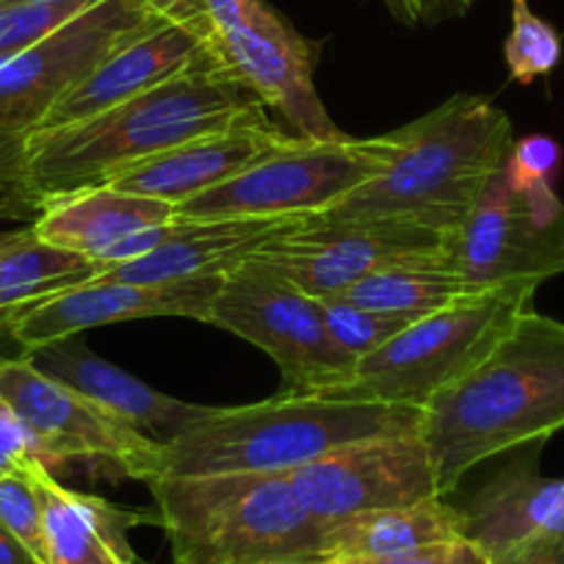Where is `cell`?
I'll return each mask as SVG.
<instances>
[{
    "mask_svg": "<svg viewBox=\"0 0 564 564\" xmlns=\"http://www.w3.org/2000/svg\"><path fill=\"white\" fill-rule=\"evenodd\" d=\"M564 430V322L534 307L452 384L421 406L441 496L487 459Z\"/></svg>",
    "mask_w": 564,
    "mask_h": 564,
    "instance_id": "6da1fadb",
    "label": "cell"
},
{
    "mask_svg": "<svg viewBox=\"0 0 564 564\" xmlns=\"http://www.w3.org/2000/svg\"><path fill=\"white\" fill-rule=\"evenodd\" d=\"M265 106L210 53L197 67L84 122L34 130L23 148V177L36 210L53 197L106 186L139 161L247 119Z\"/></svg>",
    "mask_w": 564,
    "mask_h": 564,
    "instance_id": "7a4b0ae2",
    "label": "cell"
},
{
    "mask_svg": "<svg viewBox=\"0 0 564 564\" xmlns=\"http://www.w3.org/2000/svg\"><path fill=\"white\" fill-rule=\"evenodd\" d=\"M393 161L324 219H382L452 232L512 150V122L481 95H454L390 130Z\"/></svg>",
    "mask_w": 564,
    "mask_h": 564,
    "instance_id": "3957f363",
    "label": "cell"
},
{
    "mask_svg": "<svg viewBox=\"0 0 564 564\" xmlns=\"http://www.w3.org/2000/svg\"><path fill=\"white\" fill-rule=\"evenodd\" d=\"M417 430L421 406L280 390L258 404L210 406L161 446L159 479L291 474L333 448Z\"/></svg>",
    "mask_w": 564,
    "mask_h": 564,
    "instance_id": "277c9868",
    "label": "cell"
},
{
    "mask_svg": "<svg viewBox=\"0 0 564 564\" xmlns=\"http://www.w3.org/2000/svg\"><path fill=\"white\" fill-rule=\"evenodd\" d=\"M172 564H263L316 558L324 525L289 474H227L150 481Z\"/></svg>",
    "mask_w": 564,
    "mask_h": 564,
    "instance_id": "5b68a950",
    "label": "cell"
},
{
    "mask_svg": "<svg viewBox=\"0 0 564 564\" xmlns=\"http://www.w3.org/2000/svg\"><path fill=\"white\" fill-rule=\"evenodd\" d=\"M534 285L474 291L415 318L382 349L362 357L340 388L324 393L423 406L437 390L468 373L534 307Z\"/></svg>",
    "mask_w": 564,
    "mask_h": 564,
    "instance_id": "8992f818",
    "label": "cell"
},
{
    "mask_svg": "<svg viewBox=\"0 0 564 564\" xmlns=\"http://www.w3.org/2000/svg\"><path fill=\"white\" fill-rule=\"evenodd\" d=\"M159 25L164 20L141 0H95L51 36L14 53L0 67V181L31 199L23 177L25 139L97 64Z\"/></svg>",
    "mask_w": 564,
    "mask_h": 564,
    "instance_id": "52a82bcc",
    "label": "cell"
},
{
    "mask_svg": "<svg viewBox=\"0 0 564 564\" xmlns=\"http://www.w3.org/2000/svg\"><path fill=\"white\" fill-rule=\"evenodd\" d=\"M390 133L316 141L291 135L236 177L177 205V219H316L344 203L393 161Z\"/></svg>",
    "mask_w": 564,
    "mask_h": 564,
    "instance_id": "ba28073f",
    "label": "cell"
},
{
    "mask_svg": "<svg viewBox=\"0 0 564 564\" xmlns=\"http://www.w3.org/2000/svg\"><path fill=\"white\" fill-rule=\"evenodd\" d=\"M205 324L249 340L282 371V393H324L355 373L324 322L322 302L254 260L225 274Z\"/></svg>",
    "mask_w": 564,
    "mask_h": 564,
    "instance_id": "9c48e42d",
    "label": "cell"
},
{
    "mask_svg": "<svg viewBox=\"0 0 564 564\" xmlns=\"http://www.w3.org/2000/svg\"><path fill=\"white\" fill-rule=\"evenodd\" d=\"M443 260L474 291L534 285L564 274V203L553 183L518 188L492 175L463 225L446 232Z\"/></svg>",
    "mask_w": 564,
    "mask_h": 564,
    "instance_id": "30bf717a",
    "label": "cell"
},
{
    "mask_svg": "<svg viewBox=\"0 0 564 564\" xmlns=\"http://www.w3.org/2000/svg\"><path fill=\"white\" fill-rule=\"evenodd\" d=\"M0 395L23 417L47 470L51 465L89 463L144 485L159 479L161 443L42 373L25 355L0 360Z\"/></svg>",
    "mask_w": 564,
    "mask_h": 564,
    "instance_id": "8fae6325",
    "label": "cell"
},
{
    "mask_svg": "<svg viewBox=\"0 0 564 564\" xmlns=\"http://www.w3.org/2000/svg\"><path fill=\"white\" fill-rule=\"evenodd\" d=\"M443 232L401 221L316 216L276 232L252 260L305 294L329 300L384 265L443 254Z\"/></svg>",
    "mask_w": 564,
    "mask_h": 564,
    "instance_id": "7c38bea8",
    "label": "cell"
},
{
    "mask_svg": "<svg viewBox=\"0 0 564 564\" xmlns=\"http://www.w3.org/2000/svg\"><path fill=\"white\" fill-rule=\"evenodd\" d=\"M296 496L322 525L360 512L443 498L421 432L366 437L289 474Z\"/></svg>",
    "mask_w": 564,
    "mask_h": 564,
    "instance_id": "4fadbf2b",
    "label": "cell"
},
{
    "mask_svg": "<svg viewBox=\"0 0 564 564\" xmlns=\"http://www.w3.org/2000/svg\"><path fill=\"white\" fill-rule=\"evenodd\" d=\"M318 47L260 0L241 25L214 36L210 51L265 108H274L294 128V135L338 141L349 133L335 124L313 84Z\"/></svg>",
    "mask_w": 564,
    "mask_h": 564,
    "instance_id": "5bb4252c",
    "label": "cell"
},
{
    "mask_svg": "<svg viewBox=\"0 0 564 564\" xmlns=\"http://www.w3.org/2000/svg\"><path fill=\"white\" fill-rule=\"evenodd\" d=\"M225 276L177 282H119L95 276L14 313L9 335L29 351L75 338L95 327L133 318L181 316L203 322Z\"/></svg>",
    "mask_w": 564,
    "mask_h": 564,
    "instance_id": "9a60e30c",
    "label": "cell"
},
{
    "mask_svg": "<svg viewBox=\"0 0 564 564\" xmlns=\"http://www.w3.org/2000/svg\"><path fill=\"white\" fill-rule=\"evenodd\" d=\"M289 139L291 133L276 128L269 117L247 119V122H236L230 128L210 130L197 139L183 141L177 148L148 161H139L111 177L106 186L139 194V197L164 199L177 208L186 199L227 183L254 161L274 153Z\"/></svg>",
    "mask_w": 564,
    "mask_h": 564,
    "instance_id": "2e32d148",
    "label": "cell"
},
{
    "mask_svg": "<svg viewBox=\"0 0 564 564\" xmlns=\"http://www.w3.org/2000/svg\"><path fill=\"white\" fill-rule=\"evenodd\" d=\"M545 443L518 448L512 459L463 507L465 540L474 542L487 562L503 553L564 534V476L540 474V452Z\"/></svg>",
    "mask_w": 564,
    "mask_h": 564,
    "instance_id": "e0dca14e",
    "label": "cell"
},
{
    "mask_svg": "<svg viewBox=\"0 0 564 564\" xmlns=\"http://www.w3.org/2000/svg\"><path fill=\"white\" fill-rule=\"evenodd\" d=\"M210 45L194 31L164 23L141 34L117 53L97 64L80 84H75L40 122L36 130L64 128L84 122L113 106L133 100L155 89L164 80L177 78L210 56Z\"/></svg>",
    "mask_w": 564,
    "mask_h": 564,
    "instance_id": "ac0fdd59",
    "label": "cell"
},
{
    "mask_svg": "<svg viewBox=\"0 0 564 564\" xmlns=\"http://www.w3.org/2000/svg\"><path fill=\"white\" fill-rule=\"evenodd\" d=\"M25 357L42 373L84 393L86 399L128 423L130 430L141 432L161 446H166L172 437L186 432L192 423L210 412V406L161 393L148 382L135 379L133 373L102 360L89 346L80 344L78 335L45 346V349L29 351Z\"/></svg>",
    "mask_w": 564,
    "mask_h": 564,
    "instance_id": "d6986e66",
    "label": "cell"
},
{
    "mask_svg": "<svg viewBox=\"0 0 564 564\" xmlns=\"http://www.w3.org/2000/svg\"><path fill=\"white\" fill-rule=\"evenodd\" d=\"M305 221L307 219H296V216L216 221L177 219L170 241L161 243L144 258L111 265L100 276L119 282H177L199 280V276H225L252 260L254 252L269 243L276 232L294 230Z\"/></svg>",
    "mask_w": 564,
    "mask_h": 564,
    "instance_id": "ffe728a7",
    "label": "cell"
},
{
    "mask_svg": "<svg viewBox=\"0 0 564 564\" xmlns=\"http://www.w3.org/2000/svg\"><path fill=\"white\" fill-rule=\"evenodd\" d=\"M175 219L177 208L164 199L139 197L111 186H91L47 199L31 230L53 247L100 263L102 254L122 238Z\"/></svg>",
    "mask_w": 564,
    "mask_h": 564,
    "instance_id": "44dd1931",
    "label": "cell"
},
{
    "mask_svg": "<svg viewBox=\"0 0 564 564\" xmlns=\"http://www.w3.org/2000/svg\"><path fill=\"white\" fill-rule=\"evenodd\" d=\"M31 474L42 501L47 564H135L128 529L139 514L69 490L45 465H34Z\"/></svg>",
    "mask_w": 564,
    "mask_h": 564,
    "instance_id": "7402d4cb",
    "label": "cell"
},
{
    "mask_svg": "<svg viewBox=\"0 0 564 564\" xmlns=\"http://www.w3.org/2000/svg\"><path fill=\"white\" fill-rule=\"evenodd\" d=\"M463 509L443 498L410 503V507L373 509L335 520L322 529L316 562L318 564H357L393 553L415 551L435 542L463 540Z\"/></svg>",
    "mask_w": 564,
    "mask_h": 564,
    "instance_id": "603a6c76",
    "label": "cell"
},
{
    "mask_svg": "<svg viewBox=\"0 0 564 564\" xmlns=\"http://www.w3.org/2000/svg\"><path fill=\"white\" fill-rule=\"evenodd\" d=\"M468 294H474V289L457 271L448 269L443 254H430V258L371 271L329 300L349 302V305L368 307V311L393 313V316L421 318Z\"/></svg>",
    "mask_w": 564,
    "mask_h": 564,
    "instance_id": "cb8c5ba5",
    "label": "cell"
},
{
    "mask_svg": "<svg viewBox=\"0 0 564 564\" xmlns=\"http://www.w3.org/2000/svg\"><path fill=\"white\" fill-rule=\"evenodd\" d=\"M102 274V265L84 254L42 241L31 227L0 249V313H18L80 282Z\"/></svg>",
    "mask_w": 564,
    "mask_h": 564,
    "instance_id": "d4e9b609",
    "label": "cell"
},
{
    "mask_svg": "<svg viewBox=\"0 0 564 564\" xmlns=\"http://www.w3.org/2000/svg\"><path fill=\"white\" fill-rule=\"evenodd\" d=\"M503 62L512 80L523 86L551 75L562 62V36L531 12L529 0H512V31L503 42Z\"/></svg>",
    "mask_w": 564,
    "mask_h": 564,
    "instance_id": "484cf974",
    "label": "cell"
},
{
    "mask_svg": "<svg viewBox=\"0 0 564 564\" xmlns=\"http://www.w3.org/2000/svg\"><path fill=\"white\" fill-rule=\"evenodd\" d=\"M318 302H322V313L324 322H327L329 335H333L335 344H338L355 362H360L362 357L382 349L388 340H393L401 329L410 327V324L415 322V318L393 316V313L382 311H368V307H357L340 300Z\"/></svg>",
    "mask_w": 564,
    "mask_h": 564,
    "instance_id": "4316f807",
    "label": "cell"
},
{
    "mask_svg": "<svg viewBox=\"0 0 564 564\" xmlns=\"http://www.w3.org/2000/svg\"><path fill=\"white\" fill-rule=\"evenodd\" d=\"M91 3L95 0H56V3L0 9V56H14L25 47L36 45L73 18H78Z\"/></svg>",
    "mask_w": 564,
    "mask_h": 564,
    "instance_id": "83f0119b",
    "label": "cell"
},
{
    "mask_svg": "<svg viewBox=\"0 0 564 564\" xmlns=\"http://www.w3.org/2000/svg\"><path fill=\"white\" fill-rule=\"evenodd\" d=\"M31 468L18 470V474H9L0 479V523L7 525L29 547L36 562L47 564L45 520H42V501L40 492H36Z\"/></svg>",
    "mask_w": 564,
    "mask_h": 564,
    "instance_id": "f1b7e54d",
    "label": "cell"
},
{
    "mask_svg": "<svg viewBox=\"0 0 564 564\" xmlns=\"http://www.w3.org/2000/svg\"><path fill=\"white\" fill-rule=\"evenodd\" d=\"M562 170V148L551 135H525V139L512 141V150L503 164V175L512 186H540V183L556 181Z\"/></svg>",
    "mask_w": 564,
    "mask_h": 564,
    "instance_id": "f546056e",
    "label": "cell"
},
{
    "mask_svg": "<svg viewBox=\"0 0 564 564\" xmlns=\"http://www.w3.org/2000/svg\"><path fill=\"white\" fill-rule=\"evenodd\" d=\"M36 463H42L40 448H36L29 426L12 410V404L0 395V479Z\"/></svg>",
    "mask_w": 564,
    "mask_h": 564,
    "instance_id": "4dcf8cb0",
    "label": "cell"
},
{
    "mask_svg": "<svg viewBox=\"0 0 564 564\" xmlns=\"http://www.w3.org/2000/svg\"><path fill=\"white\" fill-rule=\"evenodd\" d=\"M357 564H490L485 553L474 545L470 540H448L435 542V545H423L415 551L393 553V556L371 558V562Z\"/></svg>",
    "mask_w": 564,
    "mask_h": 564,
    "instance_id": "1f68e13d",
    "label": "cell"
},
{
    "mask_svg": "<svg viewBox=\"0 0 564 564\" xmlns=\"http://www.w3.org/2000/svg\"><path fill=\"white\" fill-rule=\"evenodd\" d=\"M141 3H144L155 18L164 20V23L194 31V34L203 36L208 45H214L216 29L208 18L205 0H141Z\"/></svg>",
    "mask_w": 564,
    "mask_h": 564,
    "instance_id": "d6a6232c",
    "label": "cell"
},
{
    "mask_svg": "<svg viewBox=\"0 0 564 564\" xmlns=\"http://www.w3.org/2000/svg\"><path fill=\"white\" fill-rule=\"evenodd\" d=\"M490 564H564V534L525 542Z\"/></svg>",
    "mask_w": 564,
    "mask_h": 564,
    "instance_id": "836d02e7",
    "label": "cell"
},
{
    "mask_svg": "<svg viewBox=\"0 0 564 564\" xmlns=\"http://www.w3.org/2000/svg\"><path fill=\"white\" fill-rule=\"evenodd\" d=\"M258 3L260 0H205V9H208L216 34H225V31L241 25L258 9Z\"/></svg>",
    "mask_w": 564,
    "mask_h": 564,
    "instance_id": "e575fe53",
    "label": "cell"
},
{
    "mask_svg": "<svg viewBox=\"0 0 564 564\" xmlns=\"http://www.w3.org/2000/svg\"><path fill=\"white\" fill-rule=\"evenodd\" d=\"M390 9L404 20H417L426 12H465L474 0H388Z\"/></svg>",
    "mask_w": 564,
    "mask_h": 564,
    "instance_id": "d590c367",
    "label": "cell"
},
{
    "mask_svg": "<svg viewBox=\"0 0 564 564\" xmlns=\"http://www.w3.org/2000/svg\"><path fill=\"white\" fill-rule=\"evenodd\" d=\"M36 216L34 203L23 192L0 181V219H29Z\"/></svg>",
    "mask_w": 564,
    "mask_h": 564,
    "instance_id": "8d00e7d4",
    "label": "cell"
},
{
    "mask_svg": "<svg viewBox=\"0 0 564 564\" xmlns=\"http://www.w3.org/2000/svg\"><path fill=\"white\" fill-rule=\"evenodd\" d=\"M0 564H40L34 556H31L29 547L0 523Z\"/></svg>",
    "mask_w": 564,
    "mask_h": 564,
    "instance_id": "74e56055",
    "label": "cell"
},
{
    "mask_svg": "<svg viewBox=\"0 0 564 564\" xmlns=\"http://www.w3.org/2000/svg\"><path fill=\"white\" fill-rule=\"evenodd\" d=\"M31 3H56V0H0V9H9V7H31Z\"/></svg>",
    "mask_w": 564,
    "mask_h": 564,
    "instance_id": "f35d334b",
    "label": "cell"
},
{
    "mask_svg": "<svg viewBox=\"0 0 564 564\" xmlns=\"http://www.w3.org/2000/svg\"><path fill=\"white\" fill-rule=\"evenodd\" d=\"M263 564H318L316 558H274V562H263Z\"/></svg>",
    "mask_w": 564,
    "mask_h": 564,
    "instance_id": "ab89813d",
    "label": "cell"
},
{
    "mask_svg": "<svg viewBox=\"0 0 564 564\" xmlns=\"http://www.w3.org/2000/svg\"><path fill=\"white\" fill-rule=\"evenodd\" d=\"M14 313H0V333L9 335V324H12Z\"/></svg>",
    "mask_w": 564,
    "mask_h": 564,
    "instance_id": "60d3db41",
    "label": "cell"
},
{
    "mask_svg": "<svg viewBox=\"0 0 564 564\" xmlns=\"http://www.w3.org/2000/svg\"><path fill=\"white\" fill-rule=\"evenodd\" d=\"M20 230H7V232H0V249L7 247V243L14 241V236H18Z\"/></svg>",
    "mask_w": 564,
    "mask_h": 564,
    "instance_id": "b9f144b4",
    "label": "cell"
},
{
    "mask_svg": "<svg viewBox=\"0 0 564 564\" xmlns=\"http://www.w3.org/2000/svg\"><path fill=\"white\" fill-rule=\"evenodd\" d=\"M9 58H12V56H0V67H3V64H7Z\"/></svg>",
    "mask_w": 564,
    "mask_h": 564,
    "instance_id": "7bdbcfd3",
    "label": "cell"
},
{
    "mask_svg": "<svg viewBox=\"0 0 564 564\" xmlns=\"http://www.w3.org/2000/svg\"><path fill=\"white\" fill-rule=\"evenodd\" d=\"M0 338H3V333H0ZM0 360H3V355H0Z\"/></svg>",
    "mask_w": 564,
    "mask_h": 564,
    "instance_id": "ee69618b",
    "label": "cell"
}]
</instances>
